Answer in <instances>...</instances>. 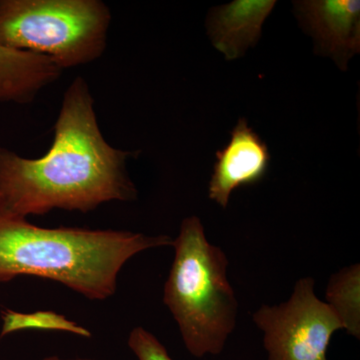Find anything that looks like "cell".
Returning a JSON list of instances; mask_svg holds the SVG:
<instances>
[{
  "label": "cell",
  "mask_w": 360,
  "mask_h": 360,
  "mask_svg": "<svg viewBox=\"0 0 360 360\" xmlns=\"http://www.w3.org/2000/svg\"><path fill=\"white\" fill-rule=\"evenodd\" d=\"M314 286L312 277H303L285 302L262 305L253 314V322L264 333L267 360H328L329 342L343 326L315 295Z\"/></svg>",
  "instance_id": "cell-5"
},
{
  "label": "cell",
  "mask_w": 360,
  "mask_h": 360,
  "mask_svg": "<svg viewBox=\"0 0 360 360\" xmlns=\"http://www.w3.org/2000/svg\"><path fill=\"white\" fill-rule=\"evenodd\" d=\"M217 158L208 196L222 208H226L236 189L264 179L269 167L270 153L248 120L240 118L231 131V141L217 151Z\"/></svg>",
  "instance_id": "cell-7"
},
{
  "label": "cell",
  "mask_w": 360,
  "mask_h": 360,
  "mask_svg": "<svg viewBox=\"0 0 360 360\" xmlns=\"http://www.w3.org/2000/svg\"><path fill=\"white\" fill-rule=\"evenodd\" d=\"M127 345L137 360H174L158 338L142 326L130 331Z\"/></svg>",
  "instance_id": "cell-12"
},
{
  "label": "cell",
  "mask_w": 360,
  "mask_h": 360,
  "mask_svg": "<svg viewBox=\"0 0 360 360\" xmlns=\"http://www.w3.org/2000/svg\"><path fill=\"white\" fill-rule=\"evenodd\" d=\"M163 303L196 359L219 355L238 323V302L227 276L229 258L212 245L198 217L182 220Z\"/></svg>",
  "instance_id": "cell-3"
},
{
  "label": "cell",
  "mask_w": 360,
  "mask_h": 360,
  "mask_svg": "<svg viewBox=\"0 0 360 360\" xmlns=\"http://www.w3.org/2000/svg\"><path fill=\"white\" fill-rule=\"evenodd\" d=\"M111 20L101 0H0V44L70 70L103 56Z\"/></svg>",
  "instance_id": "cell-4"
},
{
  "label": "cell",
  "mask_w": 360,
  "mask_h": 360,
  "mask_svg": "<svg viewBox=\"0 0 360 360\" xmlns=\"http://www.w3.org/2000/svg\"><path fill=\"white\" fill-rule=\"evenodd\" d=\"M326 303L333 309L348 335L360 338V266L352 264L329 279Z\"/></svg>",
  "instance_id": "cell-10"
},
{
  "label": "cell",
  "mask_w": 360,
  "mask_h": 360,
  "mask_svg": "<svg viewBox=\"0 0 360 360\" xmlns=\"http://www.w3.org/2000/svg\"><path fill=\"white\" fill-rule=\"evenodd\" d=\"M276 4V0H236L213 7L206 20L213 46L227 60L243 58L259 41L262 25Z\"/></svg>",
  "instance_id": "cell-8"
},
{
  "label": "cell",
  "mask_w": 360,
  "mask_h": 360,
  "mask_svg": "<svg viewBox=\"0 0 360 360\" xmlns=\"http://www.w3.org/2000/svg\"><path fill=\"white\" fill-rule=\"evenodd\" d=\"M295 14L314 39L315 52L333 58L341 70L360 51V2L307 0L295 2Z\"/></svg>",
  "instance_id": "cell-6"
},
{
  "label": "cell",
  "mask_w": 360,
  "mask_h": 360,
  "mask_svg": "<svg viewBox=\"0 0 360 360\" xmlns=\"http://www.w3.org/2000/svg\"><path fill=\"white\" fill-rule=\"evenodd\" d=\"M131 155L104 139L89 85L78 77L63 94L44 155L30 160L0 146V200L23 217L54 210L87 213L111 201L135 200L139 193L127 169Z\"/></svg>",
  "instance_id": "cell-1"
},
{
  "label": "cell",
  "mask_w": 360,
  "mask_h": 360,
  "mask_svg": "<svg viewBox=\"0 0 360 360\" xmlns=\"http://www.w3.org/2000/svg\"><path fill=\"white\" fill-rule=\"evenodd\" d=\"M170 236L77 227L45 229L7 210L0 200V283L34 276L63 284L87 300H108L127 262Z\"/></svg>",
  "instance_id": "cell-2"
},
{
  "label": "cell",
  "mask_w": 360,
  "mask_h": 360,
  "mask_svg": "<svg viewBox=\"0 0 360 360\" xmlns=\"http://www.w3.org/2000/svg\"><path fill=\"white\" fill-rule=\"evenodd\" d=\"M63 73L46 56L0 44V103H32Z\"/></svg>",
  "instance_id": "cell-9"
},
{
  "label": "cell",
  "mask_w": 360,
  "mask_h": 360,
  "mask_svg": "<svg viewBox=\"0 0 360 360\" xmlns=\"http://www.w3.org/2000/svg\"><path fill=\"white\" fill-rule=\"evenodd\" d=\"M25 329L65 331L82 338H91L89 329L52 310H39L32 314H22L11 309L2 311L1 336Z\"/></svg>",
  "instance_id": "cell-11"
},
{
  "label": "cell",
  "mask_w": 360,
  "mask_h": 360,
  "mask_svg": "<svg viewBox=\"0 0 360 360\" xmlns=\"http://www.w3.org/2000/svg\"><path fill=\"white\" fill-rule=\"evenodd\" d=\"M41 360H94V359H61V357L58 356H47L44 357V359Z\"/></svg>",
  "instance_id": "cell-13"
}]
</instances>
